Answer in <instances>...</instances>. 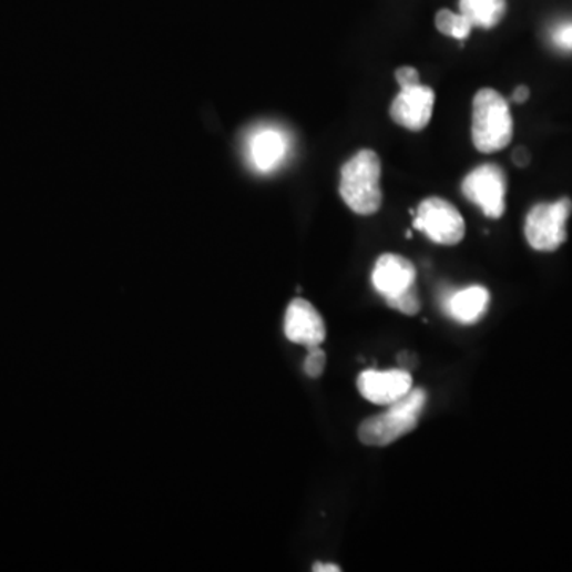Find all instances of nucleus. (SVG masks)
Returning <instances> with one entry per match:
<instances>
[{
  "label": "nucleus",
  "mask_w": 572,
  "mask_h": 572,
  "mask_svg": "<svg viewBox=\"0 0 572 572\" xmlns=\"http://www.w3.org/2000/svg\"><path fill=\"white\" fill-rule=\"evenodd\" d=\"M380 177V157L372 150H361L344 164L339 193L350 211L365 216L379 212L384 201Z\"/></svg>",
  "instance_id": "f257e3e1"
},
{
  "label": "nucleus",
  "mask_w": 572,
  "mask_h": 572,
  "mask_svg": "<svg viewBox=\"0 0 572 572\" xmlns=\"http://www.w3.org/2000/svg\"><path fill=\"white\" fill-rule=\"evenodd\" d=\"M427 399L423 388H412L385 412L366 418L358 428L359 441L369 447H387L409 435L417 428Z\"/></svg>",
  "instance_id": "f03ea898"
},
{
  "label": "nucleus",
  "mask_w": 572,
  "mask_h": 572,
  "mask_svg": "<svg viewBox=\"0 0 572 572\" xmlns=\"http://www.w3.org/2000/svg\"><path fill=\"white\" fill-rule=\"evenodd\" d=\"M513 121L509 102L498 91L483 88L472 101V142L480 153H494L512 141Z\"/></svg>",
  "instance_id": "7ed1b4c3"
},
{
  "label": "nucleus",
  "mask_w": 572,
  "mask_h": 572,
  "mask_svg": "<svg viewBox=\"0 0 572 572\" xmlns=\"http://www.w3.org/2000/svg\"><path fill=\"white\" fill-rule=\"evenodd\" d=\"M572 212L568 197L534 205L524 222V237L538 252H555L566 242V223Z\"/></svg>",
  "instance_id": "20e7f679"
},
{
  "label": "nucleus",
  "mask_w": 572,
  "mask_h": 572,
  "mask_svg": "<svg viewBox=\"0 0 572 572\" xmlns=\"http://www.w3.org/2000/svg\"><path fill=\"white\" fill-rule=\"evenodd\" d=\"M413 226L427 234L436 244L447 247L460 244L466 233L463 216L457 207L449 201L436 196L428 197L418 205Z\"/></svg>",
  "instance_id": "39448f33"
},
{
  "label": "nucleus",
  "mask_w": 572,
  "mask_h": 572,
  "mask_svg": "<svg viewBox=\"0 0 572 572\" xmlns=\"http://www.w3.org/2000/svg\"><path fill=\"white\" fill-rule=\"evenodd\" d=\"M464 197L489 218H501L505 211L508 178L497 164H482L466 175L461 183Z\"/></svg>",
  "instance_id": "423d86ee"
},
{
  "label": "nucleus",
  "mask_w": 572,
  "mask_h": 572,
  "mask_svg": "<svg viewBox=\"0 0 572 572\" xmlns=\"http://www.w3.org/2000/svg\"><path fill=\"white\" fill-rule=\"evenodd\" d=\"M289 135L277 126L255 127L245 139V157L253 171L270 174L285 163L289 155Z\"/></svg>",
  "instance_id": "0eeeda50"
},
{
  "label": "nucleus",
  "mask_w": 572,
  "mask_h": 572,
  "mask_svg": "<svg viewBox=\"0 0 572 572\" xmlns=\"http://www.w3.org/2000/svg\"><path fill=\"white\" fill-rule=\"evenodd\" d=\"M357 385L366 401L390 406L412 390V376L406 369H368L359 374Z\"/></svg>",
  "instance_id": "6e6552de"
},
{
  "label": "nucleus",
  "mask_w": 572,
  "mask_h": 572,
  "mask_svg": "<svg viewBox=\"0 0 572 572\" xmlns=\"http://www.w3.org/2000/svg\"><path fill=\"white\" fill-rule=\"evenodd\" d=\"M435 99V91L425 84L401 88V93L396 95L394 104H391V120L406 130L423 131L431 121Z\"/></svg>",
  "instance_id": "1a4fd4ad"
},
{
  "label": "nucleus",
  "mask_w": 572,
  "mask_h": 572,
  "mask_svg": "<svg viewBox=\"0 0 572 572\" xmlns=\"http://www.w3.org/2000/svg\"><path fill=\"white\" fill-rule=\"evenodd\" d=\"M370 278L376 292L388 303L417 286V269L405 256L385 253L377 259Z\"/></svg>",
  "instance_id": "9d476101"
},
{
  "label": "nucleus",
  "mask_w": 572,
  "mask_h": 572,
  "mask_svg": "<svg viewBox=\"0 0 572 572\" xmlns=\"http://www.w3.org/2000/svg\"><path fill=\"white\" fill-rule=\"evenodd\" d=\"M284 331L289 343L307 348L320 347L326 337L321 315L303 298L293 299L286 307Z\"/></svg>",
  "instance_id": "9b49d317"
},
{
  "label": "nucleus",
  "mask_w": 572,
  "mask_h": 572,
  "mask_svg": "<svg viewBox=\"0 0 572 572\" xmlns=\"http://www.w3.org/2000/svg\"><path fill=\"white\" fill-rule=\"evenodd\" d=\"M490 293L486 286L472 285L443 298V310L461 325H474L489 310Z\"/></svg>",
  "instance_id": "f8f14e48"
},
{
  "label": "nucleus",
  "mask_w": 572,
  "mask_h": 572,
  "mask_svg": "<svg viewBox=\"0 0 572 572\" xmlns=\"http://www.w3.org/2000/svg\"><path fill=\"white\" fill-rule=\"evenodd\" d=\"M458 6L472 28H494L508 12V0H460Z\"/></svg>",
  "instance_id": "ddd939ff"
},
{
  "label": "nucleus",
  "mask_w": 572,
  "mask_h": 572,
  "mask_svg": "<svg viewBox=\"0 0 572 572\" xmlns=\"http://www.w3.org/2000/svg\"><path fill=\"white\" fill-rule=\"evenodd\" d=\"M436 28L443 35L453 37L457 40L468 39L472 31V24L461 13H453L450 10H439L436 14Z\"/></svg>",
  "instance_id": "4468645a"
},
{
  "label": "nucleus",
  "mask_w": 572,
  "mask_h": 572,
  "mask_svg": "<svg viewBox=\"0 0 572 572\" xmlns=\"http://www.w3.org/2000/svg\"><path fill=\"white\" fill-rule=\"evenodd\" d=\"M387 304L391 309L401 311V314L417 315L421 307L420 298H418L417 286H413L409 292L402 293L398 298L388 300Z\"/></svg>",
  "instance_id": "2eb2a0df"
},
{
  "label": "nucleus",
  "mask_w": 572,
  "mask_h": 572,
  "mask_svg": "<svg viewBox=\"0 0 572 572\" xmlns=\"http://www.w3.org/2000/svg\"><path fill=\"white\" fill-rule=\"evenodd\" d=\"M325 368V351H323L320 347L309 348V355H307L306 361H304V372H306L310 379H318Z\"/></svg>",
  "instance_id": "dca6fc26"
},
{
  "label": "nucleus",
  "mask_w": 572,
  "mask_h": 572,
  "mask_svg": "<svg viewBox=\"0 0 572 572\" xmlns=\"http://www.w3.org/2000/svg\"><path fill=\"white\" fill-rule=\"evenodd\" d=\"M552 40L560 50L572 51V23L560 24L553 31Z\"/></svg>",
  "instance_id": "f3484780"
},
{
  "label": "nucleus",
  "mask_w": 572,
  "mask_h": 572,
  "mask_svg": "<svg viewBox=\"0 0 572 572\" xmlns=\"http://www.w3.org/2000/svg\"><path fill=\"white\" fill-rule=\"evenodd\" d=\"M396 80H398L399 86L409 88L420 84V73L410 65H402L398 71L395 72Z\"/></svg>",
  "instance_id": "a211bd4d"
},
{
  "label": "nucleus",
  "mask_w": 572,
  "mask_h": 572,
  "mask_svg": "<svg viewBox=\"0 0 572 572\" xmlns=\"http://www.w3.org/2000/svg\"><path fill=\"white\" fill-rule=\"evenodd\" d=\"M512 160L517 166L527 167L530 164L531 155L524 146H519V149L513 150Z\"/></svg>",
  "instance_id": "6ab92c4d"
},
{
  "label": "nucleus",
  "mask_w": 572,
  "mask_h": 572,
  "mask_svg": "<svg viewBox=\"0 0 572 572\" xmlns=\"http://www.w3.org/2000/svg\"><path fill=\"white\" fill-rule=\"evenodd\" d=\"M528 98H530V90H528V86H524V84L517 86L515 91L512 93V101L515 102V104H524Z\"/></svg>",
  "instance_id": "aec40b11"
},
{
  "label": "nucleus",
  "mask_w": 572,
  "mask_h": 572,
  "mask_svg": "<svg viewBox=\"0 0 572 572\" xmlns=\"http://www.w3.org/2000/svg\"><path fill=\"white\" fill-rule=\"evenodd\" d=\"M315 572H340L343 568L337 566V564L333 563H315L314 564Z\"/></svg>",
  "instance_id": "412c9836"
}]
</instances>
